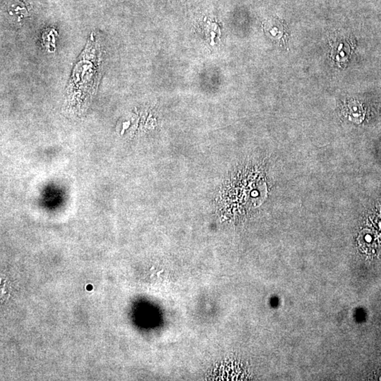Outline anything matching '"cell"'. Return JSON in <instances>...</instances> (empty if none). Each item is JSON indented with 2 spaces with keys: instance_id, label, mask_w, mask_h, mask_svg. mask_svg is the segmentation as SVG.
<instances>
[{
  "instance_id": "obj_1",
  "label": "cell",
  "mask_w": 381,
  "mask_h": 381,
  "mask_svg": "<svg viewBox=\"0 0 381 381\" xmlns=\"http://www.w3.org/2000/svg\"><path fill=\"white\" fill-rule=\"evenodd\" d=\"M96 45L95 46L94 52H93L92 57H91L90 65H89V69H87V54L86 50H84L83 54H81V59L78 61L76 65L75 69H74L72 83H70V89H77L82 90L83 92L94 93V89L97 87L98 83V75H100V72H98V69H100V60H97L100 56L96 54ZM100 59V58H99Z\"/></svg>"
},
{
  "instance_id": "obj_2",
  "label": "cell",
  "mask_w": 381,
  "mask_h": 381,
  "mask_svg": "<svg viewBox=\"0 0 381 381\" xmlns=\"http://www.w3.org/2000/svg\"><path fill=\"white\" fill-rule=\"evenodd\" d=\"M347 108L348 114H349L350 120L357 122V123L362 122L365 113H364V109H363L360 103L357 101L351 102L348 105Z\"/></svg>"
}]
</instances>
